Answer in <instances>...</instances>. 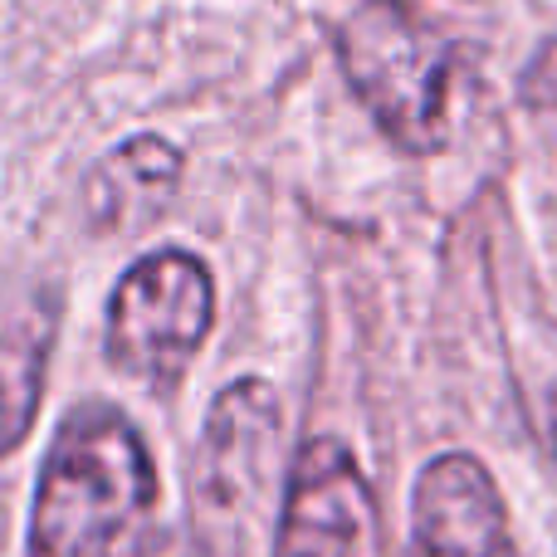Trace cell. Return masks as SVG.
<instances>
[{
	"label": "cell",
	"mask_w": 557,
	"mask_h": 557,
	"mask_svg": "<svg viewBox=\"0 0 557 557\" xmlns=\"http://www.w3.org/2000/svg\"><path fill=\"white\" fill-rule=\"evenodd\" d=\"M278 455V401L260 376L225 386L206 416L191 484L206 519H235L260 504Z\"/></svg>",
	"instance_id": "5"
},
{
	"label": "cell",
	"mask_w": 557,
	"mask_h": 557,
	"mask_svg": "<svg viewBox=\"0 0 557 557\" xmlns=\"http://www.w3.org/2000/svg\"><path fill=\"white\" fill-rule=\"evenodd\" d=\"M553 441H557V396H553Z\"/></svg>",
	"instance_id": "11"
},
{
	"label": "cell",
	"mask_w": 557,
	"mask_h": 557,
	"mask_svg": "<svg viewBox=\"0 0 557 557\" xmlns=\"http://www.w3.org/2000/svg\"><path fill=\"white\" fill-rule=\"evenodd\" d=\"M157 470L137 425L103 401L64 416L29 509V557H108L152 509Z\"/></svg>",
	"instance_id": "1"
},
{
	"label": "cell",
	"mask_w": 557,
	"mask_h": 557,
	"mask_svg": "<svg viewBox=\"0 0 557 557\" xmlns=\"http://www.w3.org/2000/svg\"><path fill=\"white\" fill-rule=\"evenodd\" d=\"M137 557H215V548L196 529H157L143 539Z\"/></svg>",
	"instance_id": "9"
},
{
	"label": "cell",
	"mask_w": 557,
	"mask_h": 557,
	"mask_svg": "<svg viewBox=\"0 0 557 557\" xmlns=\"http://www.w3.org/2000/svg\"><path fill=\"white\" fill-rule=\"evenodd\" d=\"M401 557H513L509 513L490 470L470 455H441L411 494V543Z\"/></svg>",
	"instance_id": "6"
},
{
	"label": "cell",
	"mask_w": 557,
	"mask_h": 557,
	"mask_svg": "<svg viewBox=\"0 0 557 557\" xmlns=\"http://www.w3.org/2000/svg\"><path fill=\"white\" fill-rule=\"evenodd\" d=\"M337 59L352 94L401 152H441L455 78V45L441 29L411 15L401 0H367L347 15Z\"/></svg>",
	"instance_id": "2"
},
{
	"label": "cell",
	"mask_w": 557,
	"mask_h": 557,
	"mask_svg": "<svg viewBox=\"0 0 557 557\" xmlns=\"http://www.w3.org/2000/svg\"><path fill=\"white\" fill-rule=\"evenodd\" d=\"M376 504L352 450L318 435L298 450L284 484L274 557H372Z\"/></svg>",
	"instance_id": "4"
},
{
	"label": "cell",
	"mask_w": 557,
	"mask_h": 557,
	"mask_svg": "<svg viewBox=\"0 0 557 557\" xmlns=\"http://www.w3.org/2000/svg\"><path fill=\"white\" fill-rule=\"evenodd\" d=\"M49 343H54V298H0V455L20 450L39 416Z\"/></svg>",
	"instance_id": "8"
},
{
	"label": "cell",
	"mask_w": 557,
	"mask_h": 557,
	"mask_svg": "<svg viewBox=\"0 0 557 557\" xmlns=\"http://www.w3.org/2000/svg\"><path fill=\"white\" fill-rule=\"evenodd\" d=\"M529 98L533 103H557V45L533 64L529 74Z\"/></svg>",
	"instance_id": "10"
},
{
	"label": "cell",
	"mask_w": 557,
	"mask_h": 557,
	"mask_svg": "<svg viewBox=\"0 0 557 557\" xmlns=\"http://www.w3.org/2000/svg\"><path fill=\"white\" fill-rule=\"evenodd\" d=\"M182 182V152L162 137H127L84 182V211L98 231H137L172 206Z\"/></svg>",
	"instance_id": "7"
},
{
	"label": "cell",
	"mask_w": 557,
	"mask_h": 557,
	"mask_svg": "<svg viewBox=\"0 0 557 557\" xmlns=\"http://www.w3.org/2000/svg\"><path fill=\"white\" fill-rule=\"evenodd\" d=\"M215 323V284L196 255L157 250L117 278L108 298L103 352L123 376L143 386L182 382L186 362Z\"/></svg>",
	"instance_id": "3"
}]
</instances>
